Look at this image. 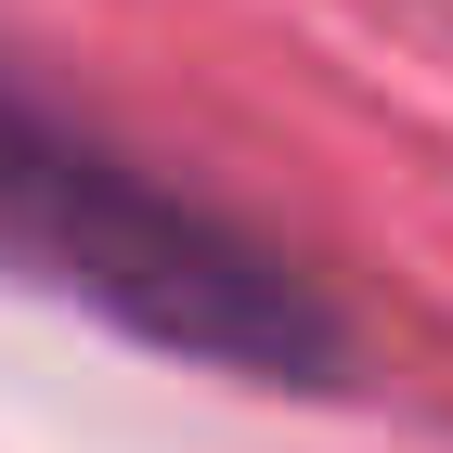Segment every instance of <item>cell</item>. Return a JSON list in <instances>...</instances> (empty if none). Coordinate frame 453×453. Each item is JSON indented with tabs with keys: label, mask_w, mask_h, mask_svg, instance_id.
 Segmentation results:
<instances>
[{
	"label": "cell",
	"mask_w": 453,
	"mask_h": 453,
	"mask_svg": "<svg viewBox=\"0 0 453 453\" xmlns=\"http://www.w3.org/2000/svg\"><path fill=\"white\" fill-rule=\"evenodd\" d=\"M0 273L142 337V349L220 363V376L324 388L349 363L337 298L273 234H246L195 181L142 169L117 130L52 104L27 65H0Z\"/></svg>",
	"instance_id": "6da1fadb"
}]
</instances>
